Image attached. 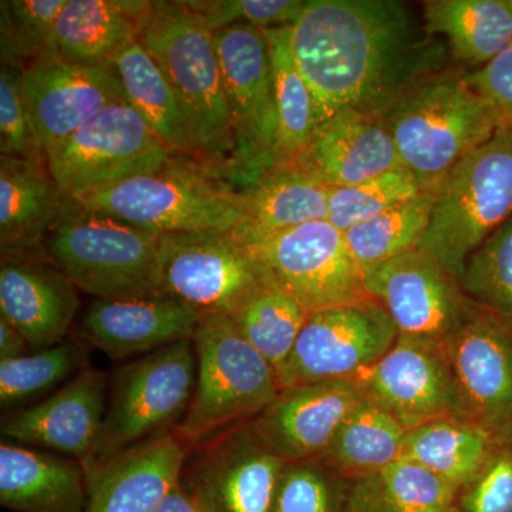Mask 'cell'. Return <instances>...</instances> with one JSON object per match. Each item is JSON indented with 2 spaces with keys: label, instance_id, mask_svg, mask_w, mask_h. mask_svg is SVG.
<instances>
[{
  "label": "cell",
  "instance_id": "cell-1",
  "mask_svg": "<svg viewBox=\"0 0 512 512\" xmlns=\"http://www.w3.org/2000/svg\"><path fill=\"white\" fill-rule=\"evenodd\" d=\"M291 46L318 126L343 110L380 119L421 80L453 64L444 40L397 0H306Z\"/></svg>",
  "mask_w": 512,
  "mask_h": 512
},
{
  "label": "cell",
  "instance_id": "cell-2",
  "mask_svg": "<svg viewBox=\"0 0 512 512\" xmlns=\"http://www.w3.org/2000/svg\"><path fill=\"white\" fill-rule=\"evenodd\" d=\"M138 40L177 94L202 163L234 181L237 141L214 32L187 2H153Z\"/></svg>",
  "mask_w": 512,
  "mask_h": 512
},
{
  "label": "cell",
  "instance_id": "cell-3",
  "mask_svg": "<svg viewBox=\"0 0 512 512\" xmlns=\"http://www.w3.org/2000/svg\"><path fill=\"white\" fill-rule=\"evenodd\" d=\"M380 121L393 138L400 163L424 191L433 192L504 124L458 64L421 80Z\"/></svg>",
  "mask_w": 512,
  "mask_h": 512
},
{
  "label": "cell",
  "instance_id": "cell-4",
  "mask_svg": "<svg viewBox=\"0 0 512 512\" xmlns=\"http://www.w3.org/2000/svg\"><path fill=\"white\" fill-rule=\"evenodd\" d=\"M45 252L80 292L96 299L164 295L160 234L72 197L47 235Z\"/></svg>",
  "mask_w": 512,
  "mask_h": 512
},
{
  "label": "cell",
  "instance_id": "cell-5",
  "mask_svg": "<svg viewBox=\"0 0 512 512\" xmlns=\"http://www.w3.org/2000/svg\"><path fill=\"white\" fill-rule=\"evenodd\" d=\"M72 198L157 234L232 232L244 215L241 191L207 165L185 157Z\"/></svg>",
  "mask_w": 512,
  "mask_h": 512
},
{
  "label": "cell",
  "instance_id": "cell-6",
  "mask_svg": "<svg viewBox=\"0 0 512 512\" xmlns=\"http://www.w3.org/2000/svg\"><path fill=\"white\" fill-rule=\"evenodd\" d=\"M192 342L197 380L190 406L174 431L188 448L258 417L281 394L276 370L229 316L201 319Z\"/></svg>",
  "mask_w": 512,
  "mask_h": 512
},
{
  "label": "cell",
  "instance_id": "cell-7",
  "mask_svg": "<svg viewBox=\"0 0 512 512\" xmlns=\"http://www.w3.org/2000/svg\"><path fill=\"white\" fill-rule=\"evenodd\" d=\"M512 217V127L460 161L436 192L420 249L458 279L468 256Z\"/></svg>",
  "mask_w": 512,
  "mask_h": 512
},
{
  "label": "cell",
  "instance_id": "cell-8",
  "mask_svg": "<svg viewBox=\"0 0 512 512\" xmlns=\"http://www.w3.org/2000/svg\"><path fill=\"white\" fill-rule=\"evenodd\" d=\"M197 357L194 342L174 343L138 357L116 370L106 414L92 456L93 467L163 436L180 424L194 394Z\"/></svg>",
  "mask_w": 512,
  "mask_h": 512
},
{
  "label": "cell",
  "instance_id": "cell-9",
  "mask_svg": "<svg viewBox=\"0 0 512 512\" xmlns=\"http://www.w3.org/2000/svg\"><path fill=\"white\" fill-rule=\"evenodd\" d=\"M164 295L201 319L232 316L275 279L264 262L232 232L160 234Z\"/></svg>",
  "mask_w": 512,
  "mask_h": 512
},
{
  "label": "cell",
  "instance_id": "cell-10",
  "mask_svg": "<svg viewBox=\"0 0 512 512\" xmlns=\"http://www.w3.org/2000/svg\"><path fill=\"white\" fill-rule=\"evenodd\" d=\"M46 157L60 190L72 197L151 173L183 156L161 143L128 101H120L50 147Z\"/></svg>",
  "mask_w": 512,
  "mask_h": 512
},
{
  "label": "cell",
  "instance_id": "cell-11",
  "mask_svg": "<svg viewBox=\"0 0 512 512\" xmlns=\"http://www.w3.org/2000/svg\"><path fill=\"white\" fill-rule=\"evenodd\" d=\"M237 153L234 185L242 191L276 167L278 113L268 40L262 29L232 25L214 32Z\"/></svg>",
  "mask_w": 512,
  "mask_h": 512
},
{
  "label": "cell",
  "instance_id": "cell-12",
  "mask_svg": "<svg viewBox=\"0 0 512 512\" xmlns=\"http://www.w3.org/2000/svg\"><path fill=\"white\" fill-rule=\"evenodd\" d=\"M399 336L392 318L375 301L309 313L295 348L276 372L279 389L362 377Z\"/></svg>",
  "mask_w": 512,
  "mask_h": 512
},
{
  "label": "cell",
  "instance_id": "cell-13",
  "mask_svg": "<svg viewBox=\"0 0 512 512\" xmlns=\"http://www.w3.org/2000/svg\"><path fill=\"white\" fill-rule=\"evenodd\" d=\"M306 312L373 301L345 234L328 220L245 244Z\"/></svg>",
  "mask_w": 512,
  "mask_h": 512
},
{
  "label": "cell",
  "instance_id": "cell-14",
  "mask_svg": "<svg viewBox=\"0 0 512 512\" xmlns=\"http://www.w3.org/2000/svg\"><path fill=\"white\" fill-rule=\"evenodd\" d=\"M363 282L400 335L409 338L444 343L466 323L476 305L460 279L420 248L366 266Z\"/></svg>",
  "mask_w": 512,
  "mask_h": 512
},
{
  "label": "cell",
  "instance_id": "cell-15",
  "mask_svg": "<svg viewBox=\"0 0 512 512\" xmlns=\"http://www.w3.org/2000/svg\"><path fill=\"white\" fill-rule=\"evenodd\" d=\"M443 348L460 419L483 427L498 444L512 443L511 323L476 303Z\"/></svg>",
  "mask_w": 512,
  "mask_h": 512
},
{
  "label": "cell",
  "instance_id": "cell-16",
  "mask_svg": "<svg viewBox=\"0 0 512 512\" xmlns=\"http://www.w3.org/2000/svg\"><path fill=\"white\" fill-rule=\"evenodd\" d=\"M180 484L211 512H272L285 461L252 427H234L197 447Z\"/></svg>",
  "mask_w": 512,
  "mask_h": 512
},
{
  "label": "cell",
  "instance_id": "cell-17",
  "mask_svg": "<svg viewBox=\"0 0 512 512\" xmlns=\"http://www.w3.org/2000/svg\"><path fill=\"white\" fill-rule=\"evenodd\" d=\"M360 379L367 397L407 431L444 417L460 419L443 343L400 335L393 348Z\"/></svg>",
  "mask_w": 512,
  "mask_h": 512
},
{
  "label": "cell",
  "instance_id": "cell-18",
  "mask_svg": "<svg viewBox=\"0 0 512 512\" xmlns=\"http://www.w3.org/2000/svg\"><path fill=\"white\" fill-rule=\"evenodd\" d=\"M22 89L45 151L104 107L127 101L113 64L84 66L56 53L40 56L22 70Z\"/></svg>",
  "mask_w": 512,
  "mask_h": 512
},
{
  "label": "cell",
  "instance_id": "cell-19",
  "mask_svg": "<svg viewBox=\"0 0 512 512\" xmlns=\"http://www.w3.org/2000/svg\"><path fill=\"white\" fill-rule=\"evenodd\" d=\"M367 399L362 379L326 380L279 394L252 427L285 463L322 456L340 426Z\"/></svg>",
  "mask_w": 512,
  "mask_h": 512
},
{
  "label": "cell",
  "instance_id": "cell-20",
  "mask_svg": "<svg viewBox=\"0 0 512 512\" xmlns=\"http://www.w3.org/2000/svg\"><path fill=\"white\" fill-rule=\"evenodd\" d=\"M79 306V289L45 251L2 255L0 318L8 320L33 350L62 343Z\"/></svg>",
  "mask_w": 512,
  "mask_h": 512
},
{
  "label": "cell",
  "instance_id": "cell-21",
  "mask_svg": "<svg viewBox=\"0 0 512 512\" xmlns=\"http://www.w3.org/2000/svg\"><path fill=\"white\" fill-rule=\"evenodd\" d=\"M107 397L106 373L84 367L43 402L5 417L2 436L59 451L86 464L99 439Z\"/></svg>",
  "mask_w": 512,
  "mask_h": 512
},
{
  "label": "cell",
  "instance_id": "cell-22",
  "mask_svg": "<svg viewBox=\"0 0 512 512\" xmlns=\"http://www.w3.org/2000/svg\"><path fill=\"white\" fill-rule=\"evenodd\" d=\"M200 322L194 309L173 296L96 299L83 313L80 335L110 359L124 360L194 339Z\"/></svg>",
  "mask_w": 512,
  "mask_h": 512
},
{
  "label": "cell",
  "instance_id": "cell-23",
  "mask_svg": "<svg viewBox=\"0 0 512 512\" xmlns=\"http://www.w3.org/2000/svg\"><path fill=\"white\" fill-rule=\"evenodd\" d=\"M291 165L329 190L403 167L382 121L356 110L339 111L320 123Z\"/></svg>",
  "mask_w": 512,
  "mask_h": 512
},
{
  "label": "cell",
  "instance_id": "cell-24",
  "mask_svg": "<svg viewBox=\"0 0 512 512\" xmlns=\"http://www.w3.org/2000/svg\"><path fill=\"white\" fill-rule=\"evenodd\" d=\"M188 447L174 431L87 467L83 512H157L180 481Z\"/></svg>",
  "mask_w": 512,
  "mask_h": 512
},
{
  "label": "cell",
  "instance_id": "cell-25",
  "mask_svg": "<svg viewBox=\"0 0 512 512\" xmlns=\"http://www.w3.org/2000/svg\"><path fill=\"white\" fill-rule=\"evenodd\" d=\"M69 200L47 164L0 156V255L45 251Z\"/></svg>",
  "mask_w": 512,
  "mask_h": 512
},
{
  "label": "cell",
  "instance_id": "cell-26",
  "mask_svg": "<svg viewBox=\"0 0 512 512\" xmlns=\"http://www.w3.org/2000/svg\"><path fill=\"white\" fill-rule=\"evenodd\" d=\"M87 471L82 461L0 444V504L16 512H83Z\"/></svg>",
  "mask_w": 512,
  "mask_h": 512
},
{
  "label": "cell",
  "instance_id": "cell-27",
  "mask_svg": "<svg viewBox=\"0 0 512 512\" xmlns=\"http://www.w3.org/2000/svg\"><path fill=\"white\" fill-rule=\"evenodd\" d=\"M151 5L146 0H66L56 23V55L84 66L113 63L140 39Z\"/></svg>",
  "mask_w": 512,
  "mask_h": 512
},
{
  "label": "cell",
  "instance_id": "cell-28",
  "mask_svg": "<svg viewBox=\"0 0 512 512\" xmlns=\"http://www.w3.org/2000/svg\"><path fill=\"white\" fill-rule=\"evenodd\" d=\"M242 192L244 215L232 234L244 242L328 220L329 188L292 165H279Z\"/></svg>",
  "mask_w": 512,
  "mask_h": 512
},
{
  "label": "cell",
  "instance_id": "cell-29",
  "mask_svg": "<svg viewBox=\"0 0 512 512\" xmlns=\"http://www.w3.org/2000/svg\"><path fill=\"white\" fill-rule=\"evenodd\" d=\"M421 19L460 66L480 69L512 45L508 0H426Z\"/></svg>",
  "mask_w": 512,
  "mask_h": 512
},
{
  "label": "cell",
  "instance_id": "cell-30",
  "mask_svg": "<svg viewBox=\"0 0 512 512\" xmlns=\"http://www.w3.org/2000/svg\"><path fill=\"white\" fill-rule=\"evenodd\" d=\"M111 64L119 74L128 103L158 140L178 156L204 164L177 94L140 40L128 46Z\"/></svg>",
  "mask_w": 512,
  "mask_h": 512
},
{
  "label": "cell",
  "instance_id": "cell-31",
  "mask_svg": "<svg viewBox=\"0 0 512 512\" xmlns=\"http://www.w3.org/2000/svg\"><path fill=\"white\" fill-rule=\"evenodd\" d=\"M497 441L471 421L444 417L407 433L403 457L460 488L476 480L494 457Z\"/></svg>",
  "mask_w": 512,
  "mask_h": 512
},
{
  "label": "cell",
  "instance_id": "cell-32",
  "mask_svg": "<svg viewBox=\"0 0 512 512\" xmlns=\"http://www.w3.org/2000/svg\"><path fill=\"white\" fill-rule=\"evenodd\" d=\"M407 431L386 410L367 397L340 426L322 458L346 476H379L403 457Z\"/></svg>",
  "mask_w": 512,
  "mask_h": 512
},
{
  "label": "cell",
  "instance_id": "cell-33",
  "mask_svg": "<svg viewBox=\"0 0 512 512\" xmlns=\"http://www.w3.org/2000/svg\"><path fill=\"white\" fill-rule=\"evenodd\" d=\"M274 74L278 144L276 167L291 165L318 127L315 100L293 57L291 26L264 30Z\"/></svg>",
  "mask_w": 512,
  "mask_h": 512
},
{
  "label": "cell",
  "instance_id": "cell-34",
  "mask_svg": "<svg viewBox=\"0 0 512 512\" xmlns=\"http://www.w3.org/2000/svg\"><path fill=\"white\" fill-rule=\"evenodd\" d=\"M434 201L436 192L423 191L419 197L343 232L350 254L360 268L419 248L429 228Z\"/></svg>",
  "mask_w": 512,
  "mask_h": 512
},
{
  "label": "cell",
  "instance_id": "cell-35",
  "mask_svg": "<svg viewBox=\"0 0 512 512\" xmlns=\"http://www.w3.org/2000/svg\"><path fill=\"white\" fill-rule=\"evenodd\" d=\"M309 313L276 282L229 316L245 340L278 372L295 348Z\"/></svg>",
  "mask_w": 512,
  "mask_h": 512
},
{
  "label": "cell",
  "instance_id": "cell-36",
  "mask_svg": "<svg viewBox=\"0 0 512 512\" xmlns=\"http://www.w3.org/2000/svg\"><path fill=\"white\" fill-rule=\"evenodd\" d=\"M86 362V346L74 340L0 362V404L6 409L42 396L82 372Z\"/></svg>",
  "mask_w": 512,
  "mask_h": 512
},
{
  "label": "cell",
  "instance_id": "cell-37",
  "mask_svg": "<svg viewBox=\"0 0 512 512\" xmlns=\"http://www.w3.org/2000/svg\"><path fill=\"white\" fill-rule=\"evenodd\" d=\"M66 0H2V63L25 69L40 56L55 53V30Z\"/></svg>",
  "mask_w": 512,
  "mask_h": 512
},
{
  "label": "cell",
  "instance_id": "cell-38",
  "mask_svg": "<svg viewBox=\"0 0 512 512\" xmlns=\"http://www.w3.org/2000/svg\"><path fill=\"white\" fill-rule=\"evenodd\" d=\"M460 282L471 301L512 325V217L468 256Z\"/></svg>",
  "mask_w": 512,
  "mask_h": 512
},
{
  "label": "cell",
  "instance_id": "cell-39",
  "mask_svg": "<svg viewBox=\"0 0 512 512\" xmlns=\"http://www.w3.org/2000/svg\"><path fill=\"white\" fill-rule=\"evenodd\" d=\"M423 191L409 170L397 167L360 184L332 188L328 221L339 231L346 232L360 222L419 197Z\"/></svg>",
  "mask_w": 512,
  "mask_h": 512
},
{
  "label": "cell",
  "instance_id": "cell-40",
  "mask_svg": "<svg viewBox=\"0 0 512 512\" xmlns=\"http://www.w3.org/2000/svg\"><path fill=\"white\" fill-rule=\"evenodd\" d=\"M379 480L393 512H454L457 488L410 458L387 467Z\"/></svg>",
  "mask_w": 512,
  "mask_h": 512
},
{
  "label": "cell",
  "instance_id": "cell-41",
  "mask_svg": "<svg viewBox=\"0 0 512 512\" xmlns=\"http://www.w3.org/2000/svg\"><path fill=\"white\" fill-rule=\"evenodd\" d=\"M0 156L47 164L22 89V69L0 64Z\"/></svg>",
  "mask_w": 512,
  "mask_h": 512
},
{
  "label": "cell",
  "instance_id": "cell-42",
  "mask_svg": "<svg viewBox=\"0 0 512 512\" xmlns=\"http://www.w3.org/2000/svg\"><path fill=\"white\" fill-rule=\"evenodd\" d=\"M187 5L211 32L232 25L268 30L292 26L302 15L306 0H208Z\"/></svg>",
  "mask_w": 512,
  "mask_h": 512
},
{
  "label": "cell",
  "instance_id": "cell-43",
  "mask_svg": "<svg viewBox=\"0 0 512 512\" xmlns=\"http://www.w3.org/2000/svg\"><path fill=\"white\" fill-rule=\"evenodd\" d=\"M285 463L276 484L272 512H330L332 493L325 474L312 466Z\"/></svg>",
  "mask_w": 512,
  "mask_h": 512
},
{
  "label": "cell",
  "instance_id": "cell-44",
  "mask_svg": "<svg viewBox=\"0 0 512 512\" xmlns=\"http://www.w3.org/2000/svg\"><path fill=\"white\" fill-rule=\"evenodd\" d=\"M461 498V512H512V454L488 461Z\"/></svg>",
  "mask_w": 512,
  "mask_h": 512
},
{
  "label": "cell",
  "instance_id": "cell-45",
  "mask_svg": "<svg viewBox=\"0 0 512 512\" xmlns=\"http://www.w3.org/2000/svg\"><path fill=\"white\" fill-rule=\"evenodd\" d=\"M467 79L485 100L493 104L504 124L512 127V45Z\"/></svg>",
  "mask_w": 512,
  "mask_h": 512
},
{
  "label": "cell",
  "instance_id": "cell-46",
  "mask_svg": "<svg viewBox=\"0 0 512 512\" xmlns=\"http://www.w3.org/2000/svg\"><path fill=\"white\" fill-rule=\"evenodd\" d=\"M345 512H393L383 493L379 476L363 478L356 485Z\"/></svg>",
  "mask_w": 512,
  "mask_h": 512
},
{
  "label": "cell",
  "instance_id": "cell-47",
  "mask_svg": "<svg viewBox=\"0 0 512 512\" xmlns=\"http://www.w3.org/2000/svg\"><path fill=\"white\" fill-rule=\"evenodd\" d=\"M28 349H32L28 340L23 338L8 320L0 318V362L29 355Z\"/></svg>",
  "mask_w": 512,
  "mask_h": 512
},
{
  "label": "cell",
  "instance_id": "cell-48",
  "mask_svg": "<svg viewBox=\"0 0 512 512\" xmlns=\"http://www.w3.org/2000/svg\"><path fill=\"white\" fill-rule=\"evenodd\" d=\"M157 512H211L194 495L187 490L178 481L173 490L167 494L163 503L158 507Z\"/></svg>",
  "mask_w": 512,
  "mask_h": 512
},
{
  "label": "cell",
  "instance_id": "cell-49",
  "mask_svg": "<svg viewBox=\"0 0 512 512\" xmlns=\"http://www.w3.org/2000/svg\"><path fill=\"white\" fill-rule=\"evenodd\" d=\"M508 3H510V6L512 8V0H508Z\"/></svg>",
  "mask_w": 512,
  "mask_h": 512
}]
</instances>
